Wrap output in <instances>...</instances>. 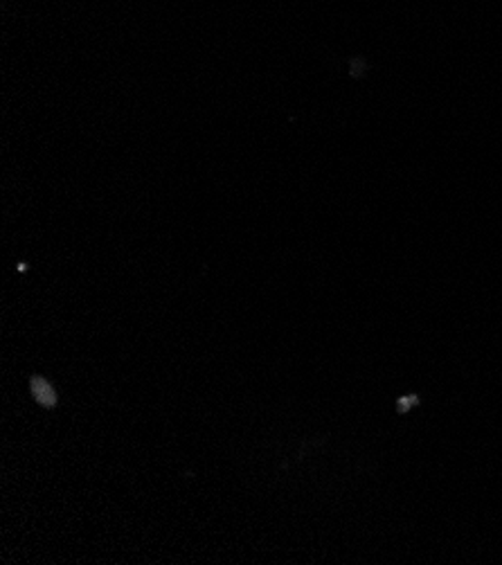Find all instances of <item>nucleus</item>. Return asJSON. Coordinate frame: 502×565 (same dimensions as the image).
<instances>
[{
	"label": "nucleus",
	"mask_w": 502,
	"mask_h": 565,
	"mask_svg": "<svg viewBox=\"0 0 502 565\" xmlns=\"http://www.w3.org/2000/svg\"><path fill=\"white\" fill-rule=\"evenodd\" d=\"M32 394H34V399L45 408H52L54 404H57V399H54L52 385L43 379H32Z\"/></svg>",
	"instance_id": "1"
}]
</instances>
